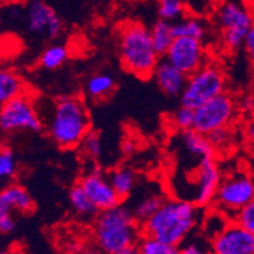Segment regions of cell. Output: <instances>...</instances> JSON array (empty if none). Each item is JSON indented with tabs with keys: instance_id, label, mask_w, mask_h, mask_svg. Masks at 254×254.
Wrapping results in <instances>:
<instances>
[{
	"instance_id": "obj_16",
	"label": "cell",
	"mask_w": 254,
	"mask_h": 254,
	"mask_svg": "<svg viewBox=\"0 0 254 254\" xmlns=\"http://www.w3.org/2000/svg\"><path fill=\"white\" fill-rule=\"evenodd\" d=\"M181 142L184 148L192 157L201 159L205 157H214L215 148L206 138V135L195 130V129H186L181 131Z\"/></svg>"
},
{
	"instance_id": "obj_37",
	"label": "cell",
	"mask_w": 254,
	"mask_h": 254,
	"mask_svg": "<svg viewBox=\"0 0 254 254\" xmlns=\"http://www.w3.org/2000/svg\"><path fill=\"white\" fill-rule=\"evenodd\" d=\"M239 106L244 110V112H252V109H253V99H252L251 96H247V98H244L243 100H242Z\"/></svg>"
},
{
	"instance_id": "obj_31",
	"label": "cell",
	"mask_w": 254,
	"mask_h": 254,
	"mask_svg": "<svg viewBox=\"0 0 254 254\" xmlns=\"http://www.w3.org/2000/svg\"><path fill=\"white\" fill-rule=\"evenodd\" d=\"M80 144L82 145L84 152L90 156L91 158H99L101 156V152H103V143H101L100 135L98 133H94V131H89L86 135L84 137V139L81 140Z\"/></svg>"
},
{
	"instance_id": "obj_14",
	"label": "cell",
	"mask_w": 254,
	"mask_h": 254,
	"mask_svg": "<svg viewBox=\"0 0 254 254\" xmlns=\"http://www.w3.org/2000/svg\"><path fill=\"white\" fill-rule=\"evenodd\" d=\"M27 23L32 33L57 38L64 31V24L56 11L43 0H33L27 9Z\"/></svg>"
},
{
	"instance_id": "obj_15",
	"label": "cell",
	"mask_w": 254,
	"mask_h": 254,
	"mask_svg": "<svg viewBox=\"0 0 254 254\" xmlns=\"http://www.w3.org/2000/svg\"><path fill=\"white\" fill-rule=\"evenodd\" d=\"M152 77L156 80L159 89L168 96L181 95L187 80V76L172 66L165 57H159Z\"/></svg>"
},
{
	"instance_id": "obj_13",
	"label": "cell",
	"mask_w": 254,
	"mask_h": 254,
	"mask_svg": "<svg viewBox=\"0 0 254 254\" xmlns=\"http://www.w3.org/2000/svg\"><path fill=\"white\" fill-rule=\"evenodd\" d=\"M78 185L82 187V190L89 196L92 204L95 205L98 211L122 204V200L100 168H94L86 176L82 177Z\"/></svg>"
},
{
	"instance_id": "obj_9",
	"label": "cell",
	"mask_w": 254,
	"mask_h": 254,
	"mask_svg": "<svg viewBox=\"0 0 254 254\" xmlns=\"http://www.w3.org/2000/svg\"><path fill=\"white\" fill-rule=\"evenodd\" d=\"M235 112L234 99L225 91L221 92L193 109L192 129L207 134L214 129L229 126L234 119Z\"/></svg>"
},
{
	"instance_id": "obj_17",
	"label": "cell",
	"mask_w": 254,
	"mask_h": 254,
	"mask_svg": "<svg viewBox=\"0 0 254 254\" xmlns=\"http://www.w3.org/2000/svg\"><path fill=\"white\" fill-rule=\"evenodd\" d=\"M3 193L6 201L11 206L13 211L20 212V214H29L34 210V201L29 192L20 185H9L0 190Z\"/></svg>"
},
{
	"instance_id": "obj_6",
	"label": "cell",
	"mask_w": 254,
	"mask_h": 254,
	"mask_svg": "<svg viewBox=\"0 0 254 254\" xmlns=\"http://www.w3.org/2000/svg\"><path fill=\"white\" fill-rule=\"evenodd\" d=\"M218 22L223 32V41L229 50L242 47L243 39L253 28L251 5L242 0H226L218 10Z\"/></svg>"
},
{
	"instance_id": "obj_23",
	"label": "cell",
	"mask_w": 254,
	"mask_h": 254,
	"mask_svg": "<svg viewBox=\"0 0 254 254\" xmlns=\"http://www.w3.org/2000/svg\"><path fill=\"white\" fill-rule=\"evenodd\" d=\"M68 198H70V204L72 206L73 211L81 218L92 219L95 218L96 214L99 212L95 205L92 204L89 196L85 193V191L82 190V187L80 185H75L71 189Z\"/></svg>"
},
{
	"instance_id": "obj_5",
	"label": "cell",
	"mask_w": 254,
	"mask_h": 254,
	"mask_svg": "<svg viewBox=\"0 0 254 254\" xmlns=\"http://www.w3.org/2000/svg\"><path fill=\"white\" fill-rule=\"evenodd\" d=\"M225 91V76L212 64H204L190 76L181 92V104L196 109L201 104Z\"/></svg>"
},
{
	"instance_id": "obj_29",
	"label": "cell",
	"mask_w": 254,
	"mask_h": 254,
	"mask_svg": "<svg viewBox=\"0 0 254 254\" xmlns=\"http://www.w3.org/2000/svg\"><path fill=\"white\" fill-rule=\"evenodd\" d=\"M15 229V220L13 218V209L0 192V234H9Z\"/></svg>"
},
{
	"instance_id": "obj_18",
	"label": "cell",
	"mask_w": 254,
	"mask_h": 254,
	"mask_svg": "<svg viewBox=\"0 0 254 254\" xmlns=\"http://www.w3.org/2000/svg\"><path fill=\"white\" fill-rule=\"evenodd\" d=\"M25 90V82L17 72L0 68V105L20 94H24Z\"/></svg>"
},
{
	"instance_id": "obj_36",
	"label": "cell",
	"mask_w": 254,
	"mask_h": 254,
	"mask_svg": "<svg viewBox=\"0 0 254 254\" xmlns=\"http://www.w3.org/2000/svg\"><path fill=\"white\" fill-rule=\"evenodd\" d=\"M123 152L126 154H133L135 152V143L133 140L128 139L123 143V147H122Z\"/></svg>"
},
{
	"instance_id": "obj_7",
	"label": "cell",
	"mask_w": 254,
	"mask_h": 254,
	"mask_svg": "<svg viewBox=\"0 0 254 254\" xmlns=\"http://www.w3.org/2000/svg\"><path fill=\"white\" fill-rule=\"evenodd\" d=\"M43 120L39 117L34 101L27 94H20L0 105V130L3 133L15 131H41Z\"/></svg>"
},
{
	"instance_id": "obj_33",
	"label": "cell",
	"mask_w": 254,
	"mask_h": 254,
	"mask_svg": "<svg viewBox=\"0 0 254 254\" xmlns=\"http://www.w3.org/2000/svg\"><path fill=\"white\" fill-rule=\"evenodd\" d=\"M206 135V138L209 139V142L211 143V145L214 148H219V147H224L229 143L230 138H232V133H230L229 126L220 127V128H216L214 130L209 131Z\"/></svg>"
},
{
	"instance_id": "obj_19",
	"label": "cell",
	"mask_w": 254,
	"mask_h": 254,
	"mask_svg": "<svg viewBox=\"0 0 254 254\" xmlns=\"http://www.w3.org/2000/svg\"><path fill=\"white\" fill-rule=\"evenodd\" d=\"M110 185L113 186L114 191L122 201H124L127 197L131 193L135 185V173L127 167H120L118 170L113 171L108 177Z\"/></svg>"
},
{
	"instance_id": "obj_22",
	"label": "cell",
	"mask_w": 254,
	"mask_h": 254,
	"mask_svg": "<svg viewBox=\"0 0 254 254\" xmlns=\"http://www.w3.org/2000/svg\"><path fill=\"white\" fill-rule=\"evenodd\" d=\"M172 32L175 37H189L202 41L206 36V27L198 18L182 17L181 19L172 23Z\"/></svg>"
},
{
	"instance_id": "obj_26",
	"label": "cell",
	"mask_w": 254,
	"mask_h": 254,
	"mask_svg": "<svg viewBox=\"0 0 254 254\" xmlns=\"http://www.w3.org/2000/svg\"><path fill=\"white\" fill-rule=\"evenodd\" d=\"M166 198L161 195H148L143 197L139 202L134 206V209L131 210L134 218L137 219L138 223H143L144 220L152 216L157 210L159 209V206L163 204Z\"/></svg>"
},
{
	"instance_id": "obj_27",
	"label": "cell",
	"mask_w": 254,
	"mask_h": 254,
	"mask_svg": "<svg viewBox=\"0 0 254 254\" xmlns=\"http://www.w3.org/2000/svg\"><path fill=\"white\" fill-rule=\"evenodd\" d=\"M185 10L186 8L182 0H159L158 1L159 19L171 23L176 22L184 17Z\"/></svg>"
},
{
	"instance_id": "obj_8",
	"label": "cell",
	"mask_w": 254,
	"mask_h": 254,
	"mask_svg": "<svg viewBox=\"0 0 254 254\" xmlns=\"http://www.w3.org/2000/svg\"><path fill=\"white\" fill-rule=\"evenodd\" d=\"M254 185L248 173L235 172L220 180L214 201L226 218H232L237 210L253 201Z\"/></svg>"
},
{
	"instance_id": "obj_4",
	"label": "cell",
	"mask_w": 254,
	"mask_h": 254,
	"mask_svg": "<svg viewBox=\"0 0 254 254\" xmlns=\"http://www.w3.org/2000/svg\"><path fill=\"white\" fill-rule=\"evenodd\" d=\"M119 53L123 67L142 80L152 77L159 56L154 51L149 29L142 23L122 25L119 32Z\"/></svg>"
},
{
	"instance_id": "obj_21",
	"label": "cell",
	"mask_w": 254,
	"mask_h": 254,
	"mask_svg": "<svg viewBox=\"0 0 254 254\" xmlns=\"http://www.w3.org/2000/svg\"><path fill=\"white\" fill-rule=\"evenodd\" d=\"M85 89L92 100H104L115 90V81L109 73H95L87 80Z\"/></svg>"
},
{
	"instance_id": "obj_3",
	"label": "cell",
	"mask_w": 254,
	"mask_h": 254,
	"mask_svg": "<svg viewBox=\"0 0 254 254\" xmlns=\"http://www.w3.org/2000/svg\"><path fill=\"white\" fill-rule=\"evenodd\" d=\"M90 128L91 120L84 99L64 96L56 101L48 123V133L60 148H76Z\"/></svg>"
},
{
	"instance_id": "obj_38",
	"label": "cell",
	"mask_w": 254,
	"mask_h": 254,
	"mask_svg": "<svg viewBox=\"0 0 254 254\" xmlns=\"http://www.w3.org/2000/svg\"><path fill=\"white\" fill-rule=\"evenodd\" d=\"M242 1L246 4H248V5H252V4H253V0H242Z\"/></svg>"
},
{
	"instance_id": "obj_20",
	"label": "cell",
	"mask_w": 254,
	"mask_h": 254,
	"mask_svg": "<svg viewBox=\"0 0 254 254\" xmlns=\"http://www.w3.org/2000/svg\"><path fill=\"white\" fill-rule=\"evenodd\" d=\"M149 34H151V41L154 51L159 57H163L175 38L172 32V23L159 19L158 22L154 23L152 29L149 31Z\"/></svg>"
},
{
	"instance_id": "obj_12",
	"label": "cell",
	"mask_w": 254,
	"mask_h": 254,
	"mask_svg": "<svg viewBox=\"0 0 254 254\" xmlns=\"http://www.w3.org/2000/svg\"><path fill=\"white\" fill-rule=\"evenodd\" d=\"M210 248L216 254H253L254 233L229 220L220 233L210 240Z\"/></svg>"
},
{
	"instance_id": "obj_30",
	"label": "cell",
	"mask_w": 254,
	"mask_h": 254,
	"mask_svg": "<svg viewBox=\"0 0 254 254\" xmlns=\"http://www.w3.org/2000/svg\"><path fill=\"white\" fill-rule=\"evenodd\" d=\"M232 221L237 223L242 228L247 229L248 232L254 233V202H249V204L244 205L243 207H240L239 210L233 214Z\"/></svg>"
},
{
	"instance_id": "obj_1",
	"label": "cell",
	"mask_w": 254,
	"mask_h": 254,
	"mask_svg": "<svg viewBox=\"0 0 254 254\" xmlns=\"http://www.w3.org/2000/svg\"><path fill=\"white\" fill-rule=\"evenodd\" d=\"M200 209L181 198L165 200L153 215L139 224L140 235H148L180 247L195 229Z\"/></svg>"
},
{
	"instance_id": "obj_24",
	"label": "cell",
	"mask_w": 254,
	"mask_h": 254,
	"mask_svg": "<svg viewBox=\"0 0 254 254\" xmlns=\"http://www.w3.org/2000/svg\"><path fill=\"white\" fill-rule=\"evenodd\" d=\"M68 59V51L64 45H56L50 46L46 48L42 52L41 57H39V64L46 70H56V68L61 67L64 62Z\"/></svg>"
},
{
	"instance_id": "obj_28",
	"label": "cell",
	"mask_w": 254,
	"mask_h": 254,
	"mask_svg": "<svg viewBox=\"0 0 254 254\" xmlns=\"http://www.w3.org/2000/svg\"><path fill=\"white\" fill-rule=\"evenodd\" d=\"M15 170H17V162L11 149H0V182L10 180L15 175Z\"/></svg>"
},
{
	"instance_id": "obj_10",
	"label": "cell",
	"mask_w": 254,
	"mask_h": 254,
	"mask_svg": "<svg viewBox=\"0 0 254 254\" xmlns=\"http://www.w3.org/2000/svg\"><path fill=\"white\" fill-rule=\"evenodd\" d=\"M163 57L186 76L206 64V52L202 41L189 37H175Z\"/></svg>"
},
{
	"instance_id": "obj_34",
	"label": "cell",
	"mask_w": 254,
	"mask_h": 254,
	"mask_svg": "<svg viewBox=\"0 0 254 254\" xmlns=\"http://www.w3.org/2000/svg\"><path fill=\"white\" fill-rule=\"evenodd\" d=\"M205 252L206 249H204V246H201L198 242H190L186 246L179 247V253L182 254H201Z\"/></svg>"
},
{
	"instance_id": "obj_32",
	"label": "cell",
	"mask_w": 254,
	"mask_h": 254,
	"mask_svg": "<svg viewBox=\"0 0 254 254\" xmlns=\"http://www.w3.org/2000/svg\"><path fill=\"white\" fill-rule=\"evenodd\" d=\"M173 126L176 127L180 131L192 128L193 124V109L189 106L181 105V108L175 112L172 117Z\"/></svg>"
},
{
	"instance_id": "obj_25",
	"label": "cell",
	"mask_w": 254,
	"mask_h": 254,
	"mask_svg": "<svg viewBox=\"0 0 254 254\" xmlns=\"http://www.w3.org/2000/svg\"><path fill=\"white\" fill-rule=\"evenodd\" d=\"M137 251L142 254H179V247L171 246L157 238L140 235L137 243Z\"/></svg>"
},
{
	"instance_id": "obj_11",
	"label": "cell",
	"mask_w": 254,
	"mask_h": 254,
	"mask_svg": "<svg viewBox=\"0 0 254 254\" xmlns=\"http://www.w3.org/2000/svg\"><path fill=\"white\" fill-rule=\"evenodd\" d=\"M221 180V172L214 157H205L198 161L193 172L191 186L193 187L191 202L198 207L209 206L214 201L216 189Z\"/></svg>"
},
{
	"instance_id": "obj_35",
	"label": "cell",
	"mask_w": 254,
	"mask_h": 254,
	"mask_svg": "<svg viewBox=\"0 0 254 254\" xmlns=\"http://www.w3.org/2000/svg\"><path fill=\"white\" fill-rule=\"evenodd\" d=\"M242 46H243L244 50L248 52L249 56L253 57V53H254V29L253 28L249 29L248 33L246 34Z\"/></svg>"
},
{
	"instance_id": "obj_2",
	"label": "cell",
	"mask_w": 254,
	"mask_h": 254,
	"mask_svg": "<svg viewBox=\"0 0 254 254\" xmlns=\"http://www.w3.org/2000/svg\"><path fill=\"white\" fill-rule=\"evenodd\" d=\"M94 237L100 251L109 254H135L140 238L139 223L131 210L119 204L95 216Z\"/></svg>"
}]
</instances>
